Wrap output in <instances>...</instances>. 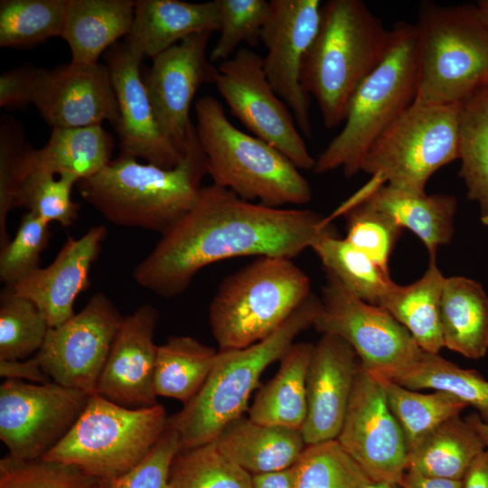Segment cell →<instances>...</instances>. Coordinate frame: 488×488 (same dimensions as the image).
<instances>
[{"mask_svg": "<svg viewBox=\"0 0 488 488\" xmlns=\"http://www.w3.org/2000/svg\"><path fill=\"white\" fill-rule=\"evenodd\" d=\"M333 232L326 217L314 211L254 203L212 183L203 186L189 211L162 234L133 277L142 288L174 297L211 263L243 256L293 259Z\"/></svg>", "mask_w": 488, "mask_h": 488, "instance_id": "cell-1", "label": "cell"}, {"mask_svg": "<svg viewBox=\"0 0 488 488\" xmlns=\"http://www.w3.org/2000/svg\"><path fill=\"white\" fill-rule=\"evenodd\" d=\"M207 174V157L192 123L183 157L174 168L119 155L76 185L82 199L109 222L162 235L193 206Z\"/></svg>", "mask_w": 488, "mask_h": 488, "instance_id": "cell-2", "label": "cell"}, {"mask_svg": "<svg viewBox=\"0 0 488 488\" xmlns=\"http://www.w3.org/2000/svg\"><path fill=\"white\" fill-rule=\"evenodd\" d=\"M389 31L361 0H329L302 66L301 84L315 98L324 125L344 122L351 99L384 55Z\"/></svg>", "mask_w": 488, "mask_h": 488, "instance_id": "cell-3", "label": "cell"}, {"mask_svg": "<svg viewBox=\"0 0 488 488\" xmlns=\"http://www.w3.org/2000/svg\"><path fill=\"white\" fill-rule=\"evenodd\" d=\"M319 307L320 298L311 294L268 337L244 348L218 351L198 393L168 417L166 426L177 433L180 451L214 442L243 416L263 371L283 357L298 334L313 326Z\"/></svg>", "mask_w": 488, "mask_h": 488, "instance_id": "cell-4", "label": "cell"}, {"mask_svg": "<svg viewBox=\"0 0 488 488\" xmlns=\"http://www.w3.org/2000/svg\"><path fill=\"white\" fill-rule=\"evenodd\" d=\"M418 59L417 25L397 23L383 57L355 90L343 127L315 159L314 173L342 167L352 177L361 172L371 145L414 102Z\"/></svg>", "mask_w": 488, "mask_h": 488, "instance_id": "cell-5", "label": "cell"}, {"mask_svg": "<svg viewBox=\"0 0 488 488\" xmlns=\"http://www.w3.org/2000/svg\"><path fill=\"white\" fill-rule=\"evenodd\" d=\"M194 110L196 134L214 184L269 207L311 201L310 184L299 169L268 143L237 128L217 99L200 98Z\"/></svg>", "mask_w": 488, "mask_h": 488, "instance_id": "cell-6", "label": "cell"}, {"mask_svg": "<svg viewBox=\"0 0 488 488\" xmlns=\"http://www.w3.org/2000/svg\"><path fill=\"white\" fill-rule=\"evenodd\" d=\"M311 294L308 276L291 258L258 257L225 278L209 305L219 351L268 337Z\"/></svg>", "mask_w": 488, "mask_h": 488, "instance_id": "cell-7", "label": "cell"}, {"mask_svg": "<svg viewBox=\"0 0 488 488\" xmlns=\"http://www.w3.org/2000/svg\"><path fill=\"white\" fill-rule=\"evenodd\" d=\"M415 102L462 104L488 83V29L475 7L420 5Z\"/></svg>", "mask_w": 488, "mask_h": 488, "instance_id": "cell-8", "label": "cell"}, {"mask_svg": "<svg viewBox=\"0 0 488 488\" xmlns=\"http://www.w3.org/2000/svg\"><path fill=\"white\" fill-rule=\"evenodd\" d=\"M167 419L159 403L131 408L93 394L70 430L42 458L74 465L107 486L148 454Z\"/></svg>", "mask_w": 488, "mask_h": 488, "instance_id": "cell-9", "label": "cell"}, {"mask_svg": "<svg viewBox=\"0 0 488 488\" xmlns=\"http://www.w3.org/2000/svg\"><path fill=\"white\" fill-rule=\"evenodd\" d=\"M461 105L414 101L371 145L361 171L389 186L425 193L430 176L458 159Z\"/></svg>", "mask_w": 488, "mask_h": 488, "instance_id": "cell-10", "label": "cell"}, {"mask_svg": "<svg viewBox=\"0 0 488 488\" xmlns=\"http://www.w3.org/2000/svg\"><path fill=\"white\" fill-rule=\"evenodd\" d=\"M313 327L338 336L356 352L361 366L382 374L412 362L422 349L383 307L356 297L327 275Z\"/></svg>", "mask_w": 488, "mask_h": 488, "instance_id": "cell-11", "label": "cell"}, {"mask_svg": "<svg viewBox=\"0 0 488 488\" xmlns=\"http://www.w3.org/2000/svg\"><path fill=\"white\" fill-rule=\"evenodd\" d=\"M237 117L255 136L284 154L298 169L313 170L310 155L286 104L263 69V57L248 48L220 63L214 83Z\"/></svg>", "mask_w": 488, "mask_h": 488, "instance_id": "cell-12", "label": "cell"}, {"mask_svg": "<svg viewBox=\"0 0 488 488\" xmlns=\"http://www.w3.org/2000/svg\"><path fill=\"white\" fill-rule=\"evenodd\" d=\"M90 396L54 381L5 380L0 386V439L8 455L42 458L70 430Z\"/></svg>", "mask_w": 488, "mask_h": 488, "instance_id": "cell-13", "label": "cell"}, {"mask_svg": "<svg viewBox=\"0 0 488 488\" xmlns=\"http://www.w3.org/2000/svg\"><path fill=\"white\" fill-rule=\"evenodd\" d=\"M123 315L102 292L65 323L50 327L36 353L42 371L60 385L93 395Z\"/></svg>", "mask_w": 488, "mask_h": 488, "instance_id": "cell-14", "label": "cell"}, {"mask_svg": "<svg viewBox=\"0 0 488 488\" xmlns=\"http://www.w3.org/2000/svg\"><path fill=\"white\" fill-rule=\"evenodd\" d=\"M336 440L371 481L401 483L408 454L404 434L380 380L361 365Z\"/></svg>", "mask_w": 488, "mask_h": 488, "instance_id": "cell-15", "label": "cell"}, {"mask_svg": "<svg viewBox=\"0 0 488 488\" xmlns=\"http://www.w3.org/2000/svg\"><path fill=\"white\" fill-rule=\"evenodd\" d=\"M261 33L267 48L264 72L277 95L291 110L298 129L312 136L310 96L301 84L305 57L321 22L319 0H271Z\"/></svg>", "mask_w": 488, "mask_h": 488, "instance_id": "cell-16", "label": "cell"}, {"mask_svg": "<svg viewBox=\"0 0 488 488\" xmlns=\"http://www.w3.org/2000/svg\"><path fill=\"white\" fill-rule=\"evenodd\" d=\"M211 34H192L159 53L143 80L160 130L183 153L194 94L218 73L206 57Z\"/></svg>", "mask_w": 488, "mask_h": 488, "instance_id": "cell-17", "label": "cell"}, {"mask_svg": "<svg viewBox=\"0 0 488 488\" xmlns=\"http://www.w3.org/2000/svg\"><path fill=\"white\" fill-rule=\"evenodd\" d=\"M119 108L115 127L120 155L142 158L148 164L170 169L183 159L179 151L162 133L140 75L145 58L127 41L117 42L104 56Z\"/></svg>", "mask_w": 488, "mask_h": 488, "instance_id": "cell-18", "label": "cell"}, {"mask_svg": "<svg viewBox=\"0 0 488 488\" xmlns=\"http://www.w3.org/2000/svg\"><path fill=\"white\" fill-rule=\"evenodd\" d=\"M33 104L52 128L85 127L103 121L116 127L119 121L110 74L100 63L37 68Z\"/></svg>", "mask_w": 488, "mask_h": 488, "instance_id": "cell-19", "label": "cell"}, {"mask_svg": "<svg viewBox=\"0 0 488 488\" xmlns=\"http://www.w3.org/2000/svg\"><path fill=\"white\" fill-rule=\"evenodd\" d=\"M158 318L157 309L149 304L123 317L96 394L131 408L158 404L154 389Z\"/></svg>", "mask_w": 488, "mask_h": 488, "instance_id": "cell-20", "label": "cell"}, {"mask_svg": "<svg viewBox=\"0 0 488 488\" xmlns=\"http://www.w3.org/2000/svg\"><path fill=\"white\" fill-rule=\"evenodd\" d=\"M359 358L342 338L322 334L306 374L307 413L301 428L306 446L337 438L346 415Z\"/></svg>", "mask_w": 488, "mask_h": 488, "instance_id": "cell-21", "label": "cell"}, {"mask_svg": "<svg viewBox=\"0 0 488 488\" xmlns=\"http://www.w3.org/2000/svg\"><path fill=\"white\" fill-rule=\"evenodd\" d=\"M107 234L104 225H96L80 238L68 236L48 267H39L10 287L36 305L49 327L65 323L75 314L78 296L90 286V268Z\"/></svg>", "mask_w": 488, "mask_h": 488, "instance_id": "cell-22", "label": "cell"}, {"mask_svg": "<svg viewBox=\"0 0 488 488\" xmlns=\"http://www.w3.org/2000/svg\"><path fill=\"white\" fill-rule=\"evenodd\" d=\"M220 27L216 0H136L132 29L126 41L137 47L144 57L154 59L192 34L213 33Z\"/></svg>", "mask_w": 488, "mask_h": 488, "instance_id": "cell-23", "label": "cell"}, {"mask_svg": "<svg viewBox=\"0 0 488 488\" xmlns=\"http://www.w3.org/2000/svg\"><path fill=\"white\" fill-rule=\"evenodd\" d=\"M113 138L101 125L52 128L46 145L26 147L19 165L20 183L31 172L71 175L80 180L99 173L111 161Z\"/></svg>", "mask_w": 488, "mask_h": 488, "instance_id": "cell-24", "label": "cell"}, {"mask_svg": "<svg viewBox=\"0 0 488 488\" xmlns=\"http://www.w3.org/2000/svg\"><path fill=\"white\" fill-rule=\"evenodd\" d=\"M136 1L69 0L61 33L71 53V63L98 64L102 53L127 36Z\"/></svg>", "mask_w": 488, "mask_h": 488, "instance_id": "cell-25", "label": "cell"}, {"mask_svg": "<svg viewBox=\"0 0 488 488\" xmlns=\"http://www.w3.org/2000/svg\"><path fill=\"white\" fill-rule=\"evenodd\" d=\"M215 442L252 475L292 467L306 446L299 429L258 424L244 416L225 427Z\"/></svg>", "mask_w": 488, "mask_h": 488, "instance_id": "cell-26", "label": "cell"}, {"mask_svg": "<svg viewBox=\"0 0 488 488\" xmlns=\"http://www.w3.org/2000/svg\"><path fill=\"white\" fill-rule=\"evenodd\" d=\"M365 201L389 217L399 227L411 230L427 248L430 258L454 235L457 201L446 194L427 195L389 185L376 188Z\"/></svg>", "mask_w": 488, "mask_h": 488, "instance_id": "cell-27", "label": "cell"}, {"mask_svg": "<svg viewBox=\"0 0 488 488\" xmlns=\"http://www.w3.org/2000/svg\"><path fill=\"white\" fill-rule=\"evenodd\" d=\"M440 324L445 348L472 360L485 356L488 352V296L483 286L462 276L445 277Z\"/></svg>", "mask_w": 488, "mask_h": 488, "instance_id": "cell-28", "label": "cell"}, {"mask_svg": "<svg viewBox=\"0 0 488 488\" xmlns=\"http://www.w3.org/2000/svg\"><path fill=\"white\" fill-rule=\"evenodd\" d=\"M314 344L294 343L280 366L257 394L249 418L258 424L301 430L307 413L306 374Z\"/></svg>", "mask_w": 488, "mask_h": 488, "instance_id": "cell-29", "label": "cell"}, {"mask_svg": "<svg viewBox=\"0 0 488 488\" xmlns=\"http://www.w3.org/2000/svg\"><path fill=\"white\" fill-rule=\"evenodd\" d=\"M484 450L479 434L457 415L440 424L408 452L407 471L462 481L472 463Z\"/></svg>", "mask_w": 488, "mask_h": 488, "instance_id": "cell-30", "label": "cell"}, {"mask_svg": "<svg viewBox=\"0 0 488 488\" xmlns=\"http://www.w3.org/2000/svg\"><path fill=\"white\" fill-rule=\"evenodd\" d=\"M430 258L424 275L407 286L395 283L381 305L412 335L418 346L428 352L439 353L444 348L440 306L445 277Z\"/></svg>", "mask_w": 488, "mask_h": 488, "instance_id": "cell-31", "label": "cell"}, {"mask_svg": "<svg viewBox=\"0 0 488 488\" xmlns=\"http://www.w3.org/2000/svg\"><path fill=\"white\" fill-rule=\"evenodd\" d=\"M376 375L413 390L449 393L474 408L481 419L488 424V380L478 371L464 369L439 353L422 350L408 365Z\"/></svg>", "mask_w": 488, "mask_h": 488, "instance_id": "cell-32", "label": "cell"}, {"mask_svg": "<svg viewBox=\"0 0 488 488\" xmlns=\"http://www.w3.org/2000/svg\"><path fill=\"white\" fill-rule=\"evenodd\" d=\"M218 351L191 336H170L157 346L154 389L157 397L190 401L206 381Z\"/></svg>", "mask_w": 488, "mask_h": 488, "instance_id": "cell-33", "label": "cell"}, {"mask_svg": "<svg viewBox=\"0 0 488 488\" xmlns=\"http://www.w3.org/2000/svg\"><path fill=\"white\" fill-rule=\"evenodd\" d=\"M459 175L467 196L488 225V87L477 90L461 105L458 126Z\"/></svg>", "mask_w": 488, "mask_h": 488, "instance_id": "cell-34", "label": "cell"}, {"mask_svg": "<svg viewBox=\"0 0 488 488\" xmlns=\"http://www.w3.org/2000/svg\"><path fill=\"white\" fill-rule=\"evenodd\" d=\"M326 274L334 277L356 297L381 306L395 285L389 272L336 232L320 238L311 248Z\"/></svg>", "mask_w": 488, "mask_h": 488, "instance_id": "cell-35", "label": "cell"}, {"mask_svg": "<svg viewBox=\"0 0 488 488\" xmlns=\"http://www.w3.org/2000/svg\"><path fill=\"white\" fill-rule=\"evenodd\" d=\"M374 375L384 389L389 407L402 429L408 452L440 424L460 415L468 407L449 393L435 391L424 394Z\"/></svg>", "mask_w": 488, "mask_h": 488, "instance_id": "cell-36", "label": "cell"}, {"mask_svg": "<svg viewBox=\"0 0 488 488\" xmlns=\"http://www.w3.org/2000/svg\"><path fill=\"white\" fill-rule=\"evenodd\" d=\"M69 0H1L0 46L27 48L61 36Z\"/></svg>", "mask_w": 488, "mask_h": 488, "instance_id": "cell-37", "label": "cell"}, {"mask_svg": "<svg viewBox=\"0 0 488 488\" xmlns=\"http://www.w3.org/2000/svg\"><path fill=\"white\" fill-rule=\"evenodd\" d=\"M253 476L218 447L216 442L179 451L173 460L170 488H253Z\"/></svg>", "mask_w": 488, "mask_h": 488, "instance_id": "cell-38", "label": "cell"}, {"mask_svg": "<svg viewBox=\"0 0 488 488\" xmlns=\"http://www.w3.org/2000/svg\"><path fill=\"white\" fill-rule=\"evenodd\" d=\"M292 473L293 488H363L371 481L336 439L306 446Z\"/></svg>", "mask_w": 488, "mask_h": 488, "instance_id": "cell-39", "label": "cell"}, {"mask_svg": "<svg viewBox=\"0 0 488 488\" xmlns=\"http://www.w3.org/2000/svg\"><path fill=\"white\" fill-rule=\"evenodd\" d=\"M49 325L36 305L10 286L0 294V361L24 360L38 352Z\"/></svg>", "mask_w": 488, "mask_h": 488, "instance_id": "cell-40", "label": "cell"}, {"mask_svg": "<svg viewBox=\"0 0 488 488\" xmlns=\"http://www.w3.org/2000/svg\"><path fill=\"white\" fill-rule=\"evenodd\" d=\"M78 179L71 175H55L40 171L26 174L22 180L15 207H23L45 221L70 227L79 215L80 204L71 199Z\"/></svg>", "mask_w": 488, "mask_h": 488, "instance_id": "cell-41", "label": "cell"}, {"mask_svg": "<svg viewBox=\"0 0 488 488\" xmlns=\"http://www.w3.org/2000/svg\"><path fill=\"white\" fill-rule=\"evenodd\" d=\"M0 488H107L78 467L43 458L0 460Z\"/></svg>", "mask_w": 488, "mask_h": 488, "instance_id": "cell-42", "label": "cell"}, {"mask_svg": "<svg viewBox=\"0 0 488 488\" xmlns=\"http://www.w3.org/2000/svg\"><path fill=\"white\" fill-rule=\"evenodd\" d=\"M221 19L220 36L210 61H224L242 42L256 46L267 20L270 4L266 0H216Z\"/></svg>", "mask_w": 488, "mask_h": 488, "instance_id": "cell-43", "label": "cell"}, {"mask_svg": "<svg viewBox=\"0 0 488 488\" xmlns=\"http://www.w3.org/2000/svg\"><path fill=\"white\" fill-rule=\"evenodd\" d=\"M343 215L347 221L345 239L382 269L389 272V260L402 229L365 201Z\"/></svg>", "mask_w": 488, "mask_h": 488, "instance_id": "cell-44", "label": "cell"}, {"mask_svg": "<svg viewBox=\"0 0 488 488\" xmlns=\"http://www.w3.org/2000/svg\"><path fill=\"white\" fill-rule=\"evenodd\" d=\"M50 223L27 211L16 233L0 249V279L13 286L40 267L41 255L49 244Z\"/></svg>", "mask_w": 488, "mask_h": 488, "instance_id": "cell-45", "label": "cell"}, {"mask_svg": "<svg viewBox=\"0 0 488 488\" xmlns=\"http://www.w3.org/2000/svg\"><path fill=\"white\" fill-rule=\"evenodd\" d=\"M27 147L23 131L14 118L1 120L0 127V249L10 241L6 221L15 208L20 186L19 165Z\"/></svg>", "mask_w": 488, "mask_h": 488, "instance_id": "cell-46", "label": "cell"}, {"mask_svg": "<svg viewBox=\"0 0 488 488\" xmlns=\"http://www.w3.org/2000/svg\"><path fill=\"white\" fill-rule=\"evenodd\" d=\"M179 451V436L166 426L148 454L129 471L108 483L107 488H170V469Z\"/></svg>", "mask_w": 488, "mask_h": 488, "instance_id": "cell-47", "label": "cell"}, {"mask_svg": "<svg viewBox=\"0 0 488 488\" xmlns=\"http://www.w3.org/2000/svg\"><path fill=\"white\" fill-rule=\"evenodd\" d=\"M36 69L23 66L0 76V107L20 108L33 103Z\"/></svg>", "mask_w": 488, "mask_h": 488, "instance_id": "cell-48", "label": "cell"}, {"mask_svg": "<svg viewBox=\"0 0 488 488\" xmlns=\"http://www.w3.org/2000/svg\"><path fill=\"white\" fill-rule=\"evenodd\" d=\"M0 376L5 380H19L38 384L52 381L42 371L36 356L24 360L0 361Z\"/></svg>", "mask_w": 488, "mask_h": 488, "instance_id": "cell-49", "label": "cell"}, {"mask_svg": "<svg viewBox=\"0 0 488 488\" xmlns=\"http://www.w3.org/2000/svg\"><path fill=\"white\" fill-rule=\"evenodd\" d=\"M462 488H488V450L472 463L462 480Z\"/></svg>", "mask_w": 488, "mask_h": 488, "instance_id": "cell-50", "label": "cell"}, {"mask_svg": "<svg viewBox=\"0 0 488 488\" xmlns=\"http://www.w3.org/2000/svg\"><path fill=\"white\" fill-rule=\"evenodd\" d=\"M400 485L402 488H462V481L427 477L406 471Z\"/></svg>", "mask_w": 488, "mask_h": 488, "instance_id": "cell-51", "label": "cell"}, {"mask_svg": "<svg viewBox=\"0 0 488 488\" xmlns=\"http://www.w3.org/2000/svg\"><path fill=\"white\" fill-rule=\"evenodd\" d=\"M252 476L253 488H293L292 467Z\"/></svg>", "mask_w": 488, "mask_h": 488, "instance_id": "cell-52", "label": "cell"}, {"mask_svg": "<svg viewBox=\"0 0 488 488\" xmlns=\"http://www.w3.org/2000/svg\"><path fill=\"white\" fill-rule=\"evenodd\" d=\"M479 434L488 450V424L484 423L477 413L471 414L465 418Z\"/></svg>", "mask_w": 488, "mask_h": 488, "instance_id": "cell-53", "label": "cell"}, {"mask_svg": "<svg viewBox=\"0 0 488 488\" xmlns=\"http://www.w3.org/2000/svg\"><path fill=\"white\" fill-rule=\"evenodd\" d=\"M475 9L481 21L488 29V0L478 1Z\"/></svg>", "mask_w": 488, "mask_h": 488, "instance_id": "cell-54", "label": "cell"}, {"mask_svg": "<svg viewBox=\"0 0 488 488\" xmlns=\"http://www.w3.org/2000/svg\"><path fill=\"white\" fill-rule=\"evenodd\" d=\"M363 488H402L400 484L384 482V481H370Z\"/></svg>", "mask_w": 488, "mask_h": 488, "instance_id": "cell-55", "label": "cell"}, {"mask_svg": "<svg viewBox=\"0 0 488 488\" xmlns=\"http://www.w3.org/2000/svg\"><path fill=\"white\" fill-rule=\"evenodd\" d=\"M486 86L488 87V83H487V85H486Z\"/></svg>", "mask_w": 488, "mask_h": 488, "instance_id": "cell-56", "label": "cell"}]
</instances>
